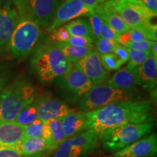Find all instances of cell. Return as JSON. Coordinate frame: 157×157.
I'll return each instance as SVG.
<instances>
[{
	"label": "cell",
	"mask_w": 157,
	"mask_h": 157,
	"mask_svg": "<svg viewBox=\"0 0 157 157\" xmlns=\"http://www.w3.org/2000/svg\"><path fill=\"white\" fill-rule=\"evenodd\" d=\"M153 102L137 99L118 101L95 111H87L90 118L88 129L101 135L109 129L128 124L154 120Z\"/></svg>",
	"instance_id": "1"
},
{
	"label": "cell",
	"mask_w": 157,
	"mask_h": 157,
	"mask_svg": "<svg viewBox=\"0 0 157 157\" xmlns=\"http://www.w3.org/2000/svg\"><path fill=\"white\" fill-rule=\"evenodd\" d=\"M31 69L42 84L60 81L69 70L71 63L54 42L36 45L30 60Z\"/></svg>",
	"instance_id": "2"
},
{
	"label": "cell",
	"mask_w": 157,
	"mask_h": 157,
	"mask_svg": "<svg viewBox=\"0 0 157 157\" xmlns=\"http://www.w3.org/2000/svg\"><path fill=\"white\" fill-rule=\"evenodd\" d=\"M36 87L24 75H19L0 95V122L13 121L23 109L38 95Z\"/></svg>",
	"instance_id": "3"
},
{
	"label": "cell",
	"mask_w": 157,
	"mask_h": 157,
	"mask_svg": "<svg viewBox=\"0 0 157 157\" xmlns=\"http://www.w3.org/2000/svg\"><path fill=\"white\" fill-rule=\"evenodd\" d=\"M16 10L20 20L11 36L8 50L12 58L23 60L36 47L41 35V27L24 10Z\"/></svg>",
	"instance_id": "4"
},
{
	"label": "cell",
	"mask_w": 157,
	"mask_h": 157,
	"mask_svg": "<svg viewBox=\"0 0 157 157\" xmlns=\"http://www.w3.org/2000/svg\"><path fill=\"white\" fill-rule=\"evenodd\" d=\"M154 129V120L121 125L102 132L100 143L104 150L113 154L152 133Z\"/></svg>",
	"instance_id": "5"
},
{
	"label": "cell",
	"mask_w": 157,
	"mask_h": 157,
	"mask_svg": "<svg viewBox=\"0 0 157 157\" xmlns=\"http://www.w3.org/2000/svg\"><path fill=\"white\" fill-rule=\"evenodd\" d=\"M142 99L135 90H124L111 87L106 82L94 85L76 103V110L82 112L95 111L118 101Z\"/></svg>",
	"instance_id": "6"
},
{
	"label": "cell",
	"mask_w": 157,
	"mask_h": 157,
	"mask_svg": "<svg viewBox=\"0 0 157 157\" xmlns=\"http://www.w3.org/2000/svg\"><path fill=\"white\" fill-rule=\"evenodd\" d=\"M129 29L142 31L156 17L139 0H109Z\"/></svg>",
	"instance_id": "7"
},
{
	"label": "cell",
	"mask_w": 157,
	"mask_h": 157,
	"mask_svg": "<svg viewBox=\"0 0 157 157\" xmlns=\"http://www.w3.org/2000/svg\"><path fill=\"white\" fill-rule=\"evenodd\" d=\"M63 0H18L13 6L21 9L37 24L48 28Z\"/></svg>",
	"instance_id": "8"
},
{
	"label": "cell",
	"mask_w": 157,
	"mask_h": 157,
	"mask_svg": "<svg viewBox=\"0 0 157 157\" xmlns=\"http://www.w3.org/2000/svg\"><path fill=\"white\" fill-rule=\"evenodd\" d=\"M60 90L68 100L78 101L93 88L94 84L73 63L58 82Z\"/></svg>",
	"instance_id": "9"
},
{
	"label": "cell",
	"mask_w": 157,
	"mask_h": 157,
	"mask_svg": "<svg viewBox=\"0 0 157 157\" xmlns=\"http://www.w3.org/2000/svg\"><path fill=\"white\" fill-rule=\"evenodd\" d=\"M36 101L37 119L44 124L52 119H62L74 111L67 103L49 94L37 95Z\"/></svg>",
	"instance_id": "10"
},
{
	"label": "cell",
	"mask_w": 157,
	"mask_h": 157,
	"mask_svg": "<svg viewBox=\"0 0 157 157\" xmlns=\"http://www.w3.org/2000/svg\"><path fill=\"white\" fill-rule=\"evenodd\" d=\"M94 11L93 9L87 7L79 0H63L57 10L52 23L48 27V31L50 32L61 26L63 23L77 17H87Z\"/></svg>",
	"instance_id": "11"
},
{
	"label": "cell",
	"mask_w": 157,
	"mask_h": 157,
	"mask_svg": "<svg viewBox=\"0 0 157 157\" xmlns=\"http://www.w3.org/2000/svg\"><path fill=\"white\" fill-rule=\"evenodd\" d=\"M73 64L89 78L94 85L103 84L109 79V74L103 68L100 55L96 51L93 50Z\"/></svg>",
	"instance_id": "12"
},
{
	"label": "cell",
	"mask_w": 157,
	"mask_h": 157,
	"mask_svg": "<svg viewBox=\"0 0 157 157\" xmlns=\"http://www.w3.org/2000/svg\"><path fill=\"white\" fill-rule=\"evenodd\" d=\"M156 154L157 135L154 132L113 153L112 157H156Z\"/></svg>",
	"instance_id": "13"
},
{
	"label": "cell",
	"mask_w": 157,
	"mask_h": 157,
	"mask_svg": "<svg viewBox=\"0 0 157 157\" xmlns=\"http://www.w3.org/2000/svg\"><path fill=\"white\" fill-rule=\"evenodd\" d=\"M19 20L18 13L14 6L0 7V53L8 50L10 41Z\"/></svg>",
	"instance_id": "14"
},
{
	"label": "cell",
	"mask_w": 157,
	"mask_h": 157,
	"mask_svg": "<svg viewBox=\"0 0 157 157\" xmlns=\"http://www.w3.org/2000/svg\"><path fill=\"white\" fill-rule=\"evenodd\" d=\"M71 138L70 157H87L98 148L99 135L91 129L78 133Z\"/></svg>",
	"instance_id": "15"
},
{
	"label": "cell",
	"mask_w": 157,
	"mask_h": 157,
	"mask_svg": "<svg viewBox=\"0 0 157 157\" xmlns=\"http://www.w3.org/2000/svg\"><path fill=\"white\" fill-rule=\"evenodd\" d=\"M134 71L140 82V86H142L154 96V92L156 93L157 76L156 57L150 54L145 61Z\"/></svg>",
	"instance_id": "16"
},
{
	"label": "cell",
	"mask_w": 157,
	"mask_h": 157,
	"mask_svg": "<svg viewBox=\"0 0 157 157\" xmlns=\"http://www.w3.org/2000/svg\"><path fill=\"white\" fill-rule=\"evenodd\" d=\"M24 139V127L15 121L0 122V148L15 149Z\"/></svg>",
	"instance_id": "17"
},
{
	"label": "cell",
	"mask_w": 157,
	"mask_h": 157,
	"mask_svg": "<svg viewBox=\"0 0 157 157\" xmlns=\"http://www.w3.org/2000/svg\"><path fill=\"white\" fill-rule=\"evenodd\" d=\"M61 124L65 137L66 138H70L89 128L90 118L88 112L72 111L62 118Z\"/></svg>",
	"instance_id": "18"
},
{
	"label": "cell",
	"mask_w": 157,
	"mask_h": 157,
	"mask_svg": "<svg viewBox=\"0 0 157 157\" xmlns=\"http://www.w3.org/2000/svg\"><path fill=\"white\" fill-rule=\"evenodd\" d=\"M42 137L49 151L54 152L66 139L62 128L61 119H52L45 123Z\"/></svg>",
	"instance_id": "19"
},
{
	"label": "cell",
	"mask_w": 157,
	"mask_h": 157,
	"mask_svg": "<svg viewBox=\"0 0 157 157\" xmlns=\"http://www.w3.org/2000/svg\"><path fill=\"white\" fill-rule=\"evenodd\" d=\"M94 10L117 34H121L122 33L127 32L130 29L125 24L119 15L113 9L109 0H106L103 5L97 7Z\"/></svg>",
	"instance_id": "20"
},
{
	"label": "cell",
	"mask_w": 157,
	"mask_h": 157,
	"mask_svg": "<svg viewBox=\"0 0 157 157\" xmlns=\"http://www.w3.org/2000/svg\"><path fill=\"white\" fill-rule=\"evenodd\" d=\"M106 83L116 89L124 90H133L137 85H140L135 71H130L126 67L118 70Z\"/></svg>",
	"instance_id": "21"
},
{
	"label": "cell",
	"mask_w": 157,
	"mask_h": 157,
	"mask_svg": "<svg viewBox=\"0 0 157 157\" xmlns=\"http://www.w3.org/2000/svg\"><path fill=\"white\" fill-rule=\"evenodd\" d=\"M15 150L23 156H36L44 152L49 151L46 143L42 137L23 139L15 147Z\"/></svg>",
	"instance_id": "22"
},
{
	"label": "cell",
	"mask_w": 157,
	"mask_h": 157,
	"mask_svg": "<svg viewBox=\"0 0 157 157\" xmlns=\"http://www.w3.org/2000/svg\"><path fill=\"white\" fill-rule=\"evenodd\" d=\"M56 46L61 51L63 55L70 63H74L81 60L88 54L93 52L94 48H79L72 46L65 42H54Z\"/></svg>",
	"instance_id": "23"
},
{
	"label": "cell",
	"mask_w": 157,
	"mask_h": 157,
	"mask_svg": "<svg viewBox=\"0 0 157 157\" xmlns=\"http://www.w3.org/2000/svg\"><path fill=\"white\" fill-rule=\"evenodd\" d=\"M64 27L68 31L70 36L86 37L95 42V37L92 32L91 27L87 19L78 18L73 20Z\"/></svg>",
	"instance_id": "24"
},
{
	"label": "cell",
	"mask_w": 157,
	"mask_h": 157,
	"mask_svg": "<svg viewBox=\"0 0 157 157\" xmlns=\"http://www.w3.org/2000/svg\"><path fill=\"white\" fill-rule=\"evenodd\" d=\"M37 119V106L36 99L26 105L17 115L14 121L23 127L30 124Z\"/></svg>",
	"instance_id": "25"
},
{
	"label": "cell",
	"mask_w": 157,
	"mask_h": 157,
	"mask_svg": "<svg viewBox=\"0 0 157 157\" xmlns=\"http://www.w3.org/2000/svg\"><path fill=\"white\" fill-rule=\"evenodd\" d=\"M128 52L129 60L127 62L126 68L130 71H132L139 67L151 54V52H141V51L132 50L129 49H128Z\"/></svg>",
	"instance_id": "26"
},
{
	"label": "cell",
	"mask_w": 157,
	"mask_h": 157,
	"mask_svg": "<svg viewBox=\"0 0 157 157\" xmlns=\"http://www.w3.org/2000/svg\"><path fill=\"white\" fill-rule=\"evenodd\" d=\"M144 39H146L142 31L130 29L127 32L119 34V36L117 37V42L119 44L125 46L129 43L138 42V41H142L144 40Z\"/></svg>",
	"instance_id": "27"
},
{
	"label": "cell",
	"mask_w": 157,
	"mask_h": 157,
	"mask_svg": "<svg viewBox=\"0 0 157 157\" xmlns=\"http://www.w3.org/2000/svg\"><path fill=\"white\" fill-rule=\"evenodd\" d=\"M100 59L102 66L106 71H112L119 69V68H121L123 65L121 60L113 53L100 55Z\"/></svg>",
	"instance_id": "28"
},
{
	"label": "cell",
	"mask_w": 157,
	"mask_h": 157,
	"mask_svg": "<svg viewBox=\"0 0 157 157\" xmlns=\"http://www.w3.org/2000/svg\"><path fill=\"white\" fill-rule=\"evenodd\" d=\"M44 124L36 119L30 124L24 127V139L42 137Z\"/></svg>",
	"instance_id": "29"
},
{
	"label": "cell",
	"mask_w": 157,
	"mask_h": 157,
	"mask_svg": "<svg viewBox=\"0 0 157 157\" xmlns=\"http://www.w3.org/2000/svg\"><path fill=\"white\" fill-rule=\"evenodd\" d=\"M117 43L111 40L99 38L96 39L95 42L96 52L99 55H104L108 53H112L113 48Z\"/></svg>",
	"instance_id": "30"
},
{
	"label": "cell",
	"mask_w": 157,
	"mask_h": 157,
	"mask_svg": "<svg viewBox=\"0 0 157 157\" xmlns=\"http://www.w3.org/2000/svg\"><path fill=\"white\" fill-rule=\"evenodd\" d=\"M87 17L90 27H91L92 32H93V36L96 40V39L100 38V31H101V25L103 21L101 16L98 13H96L95 11L93 13L88 15Z\"/></svg>",
	"instance_id": "31"
},
{
	"label": "cell",
	"mask_w": 157,
	"mask_h": 157,
	"mask_svg": "<svg viewBox=\"0 0 157 157\" xmlns=\"http://www.w3.org/2000/svg\"><path fill=\"white\" fill-rule=\"evenodd\" d=\"M70 35L64 26L59 27L49 32V38L52 42H66Z\"/></svg>",
	"instance_id": "32"
},
{
	"label": "cell",
	"mask_w": 157,
	"mask_h": 157,
	"mask_svg": "<svg viewBox=\"0 0 157 157\" xmlns=\"http://www.w3.org/2000/svg\"><path fill=\"white\" fill-rule=\"evenodd\" d=\"M65 43L72 45V46L79 47V48H94V44H95V42L92 39L79 36H70L69 39Z\"/></svg>",
	"instance_id": "33"
},
{
	"label": "cell",
	"mask_w": 157,
	"mask_h": 157,
	"mask_svg": "<svg viewBox=\"0 0 157 157\" xmlns=\"http://www.w3.org/2000/svg\"><path fill=\"white\" fill-rule=\"evenodd\" d=\"M153 44L152 41H149L148 39H144L138 42H131L125 45V48L129 50L141 51V52H151V48Z\"/></svg>",
	"instance_id": "34"
},
{
	"label": "cell",
	"mask_w": 157,
	"mask_h": 157,
	"mask_svg": "<svg viewBox=\"0 0 157 157\" xmlns=\"http://www.w3.org/2000/svg\"><path fill=\"white\" fill-rule=\"evenodd\" d=\"M70 154L71 138H66L55 151L54 154L51 157H70Z\"/></svg>",
	"instance_id": "35"
},
{
	"label": "cell",
	"mask_w": 157,
	"mask_h": 157,
	"mask_svg": "<svg viewBox=\"0 0 157 157\" xmlns=\"http://www.w3.org/2000/svg\"><path fill=\"white\" fill-rule=\"evenodd\" d=\"M119 34H117L114 31L112 30L105 22H103L100 31V38L111 40L117 42V37Z\"/></svg>",
	"instance_id": "36"
},
{
	"label": "cell",
	"mask_w": 157,
	"mask_h": 157,
	"mask_svg": "<svg viewBox=\"0 0 157 157\" xmlns=\"http://www.w3.org/2000/svg\"><path fill=\"white\" fill-rule=\"evenodd\" d=\"M113 54L117 56V58L121 60L123 64L126 63L129 61V56L128 49L125 48L124 46H122V45L119 44L117 43L114 46V48H113Z\"/></svg>",
	"instance_id": "37"
},
{
	"label": "cell",
	"mask_w": 157,
	"mask_h": 157,
	"mask_svg": "<svg viewBox=\"0 0 157 157\" xmlns=\"http://www.w3.org/2000/svg\"><path fill=\"white\" fill-rule=\"evenodd\" d=\"M146 39L152 42L157 41V25L156 23H151L142 31Z\"/></svg>",
	"instance_id": "38"
},
{
	"label": "cell",
	"mask_w": 157,
	"mask_h": 157,
	"mask_svg": "<svg viewBox=\"0 0 157 157\" xmlns=\"http://www.w3.org/2000/svg\"><path fill=\"white\" fill-rule=\"evenodd\" d=\"M10 78V73L7 70L0 69V95L3 90L7 86Z\"/></svg>",
	"instance_id": "39"
},
{
	"label": "cell",
	"mask_w": 157,
	"mask_h": 157,
	"mask_svg": "<svg viewBox=\"0 0 157 157\" xmlns=\"http://www.w3.org/2000/svg\"><path fill=\"white\" fill-rule=\"evenodd\" d=\"M0 157H25L13 148H0Z\"/></svg>",
	"instance_id": "40"
},
{
	"label": "cell",
	"mask_w": 157,
	"mask_h": 157,
	"mask_svg": "<svg viewBox=\"0 0 157 157\" xmlns=\"http://www.w3.org/2000/svg\"><path fill=\"white\" fill-rule=\"evenodd\" d=\"M151 11L154 15H157V0H139Z\"/></svg>",
	"instance_id": "41"
},
{
	"label": "cell",
	"mask_w": 157,
	"mask_h": 157,
	"mask_svg": "<svg viewBox=\"0 0 157 157\" xmlns=\"http://www.w3.org/2000/svg\"><path fill=\"white\" fill-rule=\"evenodd\" d=\"M79 1L82 2L85 5H87V7L95 10L97 7H100L101 5H103L106 0H79Z\"/></svg>",
	"instance_id": "42"
},
{
	"label": "cell",
	"mask_w": 157,
	"mask_h": 157,
	"mask_svg": "<svg viewBox=\"0 0 157 157\" xmlns=\"http://www.w3.org/2000/svg\"><path fill=\"white\" fill-rule=\"evenodd\" d=\"M18 0H0V7H11Z\"/></svg>",
	"instance_id": "43"
},
{
	"label": "cell",
	"mask_w": 157,
	"mask_h": 157,
	"mask_svg": "<svg viewBox=\"0 0 157 157\" xmlns=\"http://www.w3.org/2000/svg\"><path fill=\"white\" fill-rule=\"evenodd\" d=\"M157 48L156 42H153L151 48V54L157 58V48Z\"/></svg>",
	"instance_id": "44"
},
{
	"label": "cell",
	"mask_w": 157,
	"mask_h": 157,
	"mask_svg": "<svg viewBox=\"0 0 157 157\" xmlns=\"http://www.w3.org/2000/svg\"><path fill=\"white\" fill-rule=\"evenodd\" d=\"M111 157H112V156H111Z\"/></svg>",
	"instance_id": "45"
}]
</instances>
